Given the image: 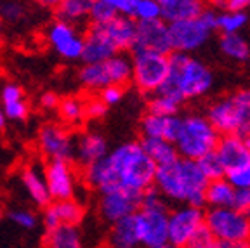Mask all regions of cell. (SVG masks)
I'll return each mask as SVG.
<instances>
[{
	"label": "cell",
	"mask_w": 250,
	"mask_h": 248,
	"mask_svg": "<svg viewBox=\"0 0 250 248\" xmlns=\"http://www.w3.org/2000/svg\"><path fill=\"white\" fill-rule=\"evenodd\" d=\"M156 165L145 153L141 143H125L108 151L98 163L85 168V183L103 194L125 189L145 193L153 187Z\"/></svg>",
	"instance_id": "obj_1"
},
{
	"label": "cell",
	"mask_w": 250,
	"mask_h": 248,
	"mask_svg": "<svg viewBox=\"0 0 250 248\" xmlns=\"http://www.w3.org/2000/svg\"><path fill=\"white\" fill-rule=\"evenodd\" d=\"M153 186L165 200L202 208L205 205L208 179L202 174L196 162L179 158L170 165L156 168Z\"/></svg>",
	"instance_id": "obj_2"
},
{
	"label": "cell",
	"mask_w": 250,
	"mask_h": 248,
	"mask_svg": "<svg viewBox=\"0 0 250 248\" xmlns=\"http://www.w3.org/2000/svg\"><path fill=\"white\" fill-rule=\"evenodd\" d=\"M212 83H214L212 71L200 59L174 52L170 54L168 77L156 94L168 96L183 103L186 99L205 96L210 90Z\"/></svg>",
	"instance_id": "obj_3"
},
{
	"label": "cell",
	"mask_w": 250,
	"mask_h": 248,
	"mask_svg": "<svg viewBox=\"0 0 250 248\" xmlns=\"http://www.w3.org/2000/svg\"><path fill=\"white\" fill-rule=\"evenodd\" d=\"M207 120L219 136H250V89H242L215 101L208 108Z\"/></svg>",
	"instance_id": "obj_4"
},
{
	"label": "cell",
	"mask_w": 250,
	"mask_h": 248,
	"mask_svg": "<svg viewBox=\"0 0 250 248\" xmlns=\"http://www.w3.org/2000/svg\"><path fill=\"white\" fill-rule=\"evenodd\" d=\"M219 139H221L219 132L212 127L207 117L188 115L181 118V127L174 141V146H176L179 158L198 162L205 155L215 151Z\"/></svg>",
	"instance_id": "obj_5"
},
{
	"label": "cell",
	"mask_w": 250,
	"mask_h": 248,
	"mask_svg": "<svg viewBox=\"0 0 250 248\" xmlns=\"http://www.w3.org/2000/svg\"><path fill=\"white\" fill-rule=\"evenodd\" d=\"M217 23V12L212 7H205V11L195 20L183 21V23L168 24V37H170L172 52L188 54L207 43L212 31Z\"/></svg>",
	"instance_id": "obj_6"
},
{
	"label": "cell",
	"mask_w": 250,
	"mask_h": 248,
	"mask_svg": "<svg viewBox=\"0 0 250 248\" xmlns=\"http://www.w3.org/2000/svg\"><path fill=\"white\" fill-rule=\"evenodd\" d=\"M78 80L90 90H103L106 87H124L132 80V59L117 54L98 64H85L78 71Z\"/></svg>",
	"instance_id": "obj_7"
},
{
	"label": "cell",
	"mask_w": 250,
	"mask_h": 248,
	"mask_svg": "<svg viewBox=\"0 0 250 248\" xmlns=\"http://www.w3.org/2000/svg\"><path fill=\"white\" fill-rule=\"evenodd\" d=\"M170 70V56L136 51L132 56V82L143 92H158Z\"/></svg>",
	"instance_id": "obj_8"
},
{
	"label": "cell",
	"mask_w": 250,
	"mask_h": 248,
	"mask_svg": "<svg viewBox=\"0 0 250 248\" xmlns=\"http://www.w3.org/2000/svg\"><path fill=\"white\" fill-rule=\"evenodd\" d=\"M205 226L217 241H250V219L234 208H210Z\"/></svg>",
	"instance_id": "obj_9"
},
{
	"label": "cell",
	"mask_w": 250,
	"mask_h": 248,
	"mask_svg": "<svg viewBox=\"0 0 250 248\" xmlns=\"http://www.w3.org/2000/svg\"><path fill=\"white\" fill-rule=\"evenodd\" d=\"M205 224V212L191 205H183L168 215V245L186 248L193 234Z\"/></svg>",
	"instance_id": "obj_10"
},
{
	"label": "cell",
	"mask_w": 250,
	"mask_h": 248,
	"mask_svg": "<svg viewBox=\"0 0 250 248\" xmlns=\"http://www.w3.org/2000/svg\"><path fill=\"white\" fill-rule=\"evenodd\" d=\"M168 210H139L136 213L141 245L146 248L164 247L168 243Z\"/></svg>",
	"instance_id": "obj_11"
},
{
	"label": "cell",
	"mask_w": 250,
	"mask_h": 248,
	"mask_svg": "<svg viewBox=\"0 0 250 248\" xmlns=\"http://www.w3.org/2000/svg\"><path fill=\"white\" fill-rule=\"evenodd\" d=\"M40 151L51 162H68L75 158V141L59 125H43L39 134Z\"/></svg>",
	"instance_id": "obj_12"
},
{
	"label": "cell",
	"mask_w": 250,
	"mask_h": 248,
	"mask_svg": "<svg viewBox=\"0 0 250 248\" xmlns=\"http://www.w3.org/2000/svg\"><path fill=\"white\" fill-rule=\"evenodd\" d=\"M141 198H143V193L125 189L111 191V193L103 194L101 205H99L103 219L113 226L117 222L124 221V219L130 217V215L139 212Z\"/></svg>",
	"instance_id": "obj_13"
},
{
	"label": "cell",
	"mask_w": 250,
	"mask_h": 248,
	"mask_svg": "<svg viewBox=\"0 0 250 248\" xmlns=\"http://www.w3.org/2000/svg\"><path fill=\"white\" fill-rule=\"evenodd\" d=\"M132 51L156 52V54L170 56L172 47L170 37H168V24H165L162 20L137 23Z\"/></svg>",
	"instance_id": "obj_14"
},
{
	"label": "cell",
	"mask_w": 250,
	"mask_h": 248,
	"mask_svg": "<svg viewBox=\"0 0 250 248\" xmlns=\"http://www.w3.org/2000/svg\"><path fill=\"white\" fill-rule=\"evenodd\" d=\"M47 40L51 47L64 59H82L83 37L75 30L73 24L54 21L47 30Z\"/></svg>",
	"instance_id": "obj_15"
},
{
	"label": "cell",
	"mask_w": 250,
	"mask_h": 248,
	"mask_svg": "<svg viewBox=\"0 0 250 248\" xmlns=\"http://www.w3.org/2000/svg\"><path fill=\"white\" fill-rule=\"evenodd\" d=\"M45 181L54 202L73 200L77 179L68 162H49L45 167Z\"/></svg>",
	"instance_id": "obj_16"
},
{
	"label": "cell",
	"mask_w": 250,
	"mask_h": 248,
	"mask_svg": "<svg viewBox=\"0 0 250 248\" xmlns=\"http://www.w3.org/2000/svg\"><path fill=\"white\" fill-rule=\"evenodd\" d=\"M215 153L223 162L226 174L238 170L250 163V139L238 136H221Z\"/></svg>",
	"instance_id": "obj_17"
},
{
	"label": "cell",
	"mask_w": 250,
	"mask_h": 248,
	"mask_svg": "<svg viewBox=\"0 0 250 248\" xmlns=\"http://www.w3.org/2000/svg\"><path fill=\"white\" fill-rule=\"evenodd\" d=\"M118 54V49L109 40L103 26H90L87 35L83 37V54L82 59L85 64H98L111 59Z\"/></svg>",
	"instance_id": "obj_18"
},
{
	"label": "cell",
	"mask_w": 250,
	"mask_h": 248,
	"mask_svg": "<svg viewBox=\"0 0 250 248\" xmlns=\"http://www.w3.org/2000/svg\"><path fill=\"white\" fill-rule=\"evenodd\" d=\"M108 155V143L98 132H85L75 141V160L83 167H90Z\"/></svg>",
	"instance_id": "obj_19"
},
{
	"label": "cell",
	"mask_w": 250,
	"mask_h": 248,
	"mask_svg": "<svg viewBox=\"0 0 250 248\" xmlns=\"http://www.w3.org/2000/svg\"><path fill=\"white\" fill-rule=\"evenodd\" d=\"M203 11L205 5L198 0H160V20L165 24L195 20Z\"/></svg>",
	"instance_id": "obj_20"
},
{
	"label": "cell",
	"mask_w": 250,
	"mask_h": 248,
	"mask_svg": "<svg viewBox=\"0 0 250 248\" xmlns=\"http://www.w3.org/2000/svg\"><path fill=\"white\" fill-rule=\"evenodd\" d=\"M181 127L179 117H158L148 113L141 120V132L145 139H165L174 143Z\"/></svg>",
	"instance_id": "obj_21"
},
{
	"label": "cell",
	"mask_w": 250,
	"mask_h": 248,
	"mask_svg": "<svg viewBox=\"0 0 250 248\" xmlns=\"http://www.w3.org/2000/svg\"><path fill=\"white\" fill-rule=\"evenodd\" d=\"M21 181H23L26 193L30 194V198L37 205L49 207L52 198L51 193H49V187H47L45 168H40L39 165H30L23 170Z\"/></svg>",
	"instance_id": "obj_22"
},
{
	"label": "cell",
	"mask_w": 250,
	"mask_h": 248,
	"mask_svg": "<svg viewBox=\"0 0 250 248\" xmlns=\"http://www.w3.org/2000/svg\"><path fill=\"white\" fill-rule=\"evenodd\" d=\"M108 241L111 248H139L141 234L136 213L111 226Z\"/></svg>",
	"instance_id": "obj_23"
},
{
	"label": "cell",
	"mask_w": 250,
	"mask_h": 248,
	"mask_svg": "<svg viewBox=\"0 0 250 248\" xmlns=\"http://www.w3.org/2000/svg\"><path fill=\"white\" fill-rule=\"evenodd\" d=\"M136 26L137 23L130 18L125 16H118L117 20H113L111 23L103 24L106 35L109 37V40L115 43V47L120 51L125 49H132L134 40H136Z\"/></svg>",
	"instance_id": "obj_24"
},
{
	"label": "cell",
	"mask_w": 250,
	"mask_h": 248,
	"mask_svg": "<svg viewBox=\"0 0 250 248\" xmlns=\"http://www.w3.org/2000/svg\"><path fill=\"white\" fill-rule=\"evenodd\" d=\"M0 104L5 118L11 120H24L28 115V104L24 94L16 83H5L0 90Z\"/></svg>",
	"instance_id": "obj_25"
},
{
	"label": "cell",
	"mask_w": 250,
	"mask_h": 248,
	"mask_svg": "<svg viewBox=\"0 0 250 248\" xmlns=\"http://www.w3.org/2000/svg\"><path fill=\"white\" fill-rule=\"evenodd\" d=\"M141 146H143L146 155L149 156V160L156 165V168L170 165V163H174L176 160H179L176 146H174V143H170V141L143 139L141 141Z\"/></svg>",
	"instance_id": "obj_26"
},
{
	"label": "cell",
	"mask_w": 250,
	"mask_h": 248,
	"mask_svg": "<svg viewBox=\"0 0 250 248\" xmlns=\"http://www.w3.org/2000/svg\"><path fill=\"white\" fill-rule=\"evenodd\" d=\"M234 189L226 177L219 181H210L205 193V205H210V208H231L234 202Z\"/></svg>",
	"instance_id": "obj_27"
},
{
	"label": "cell",
	"mask_w": 250,
	"mask_h": 248,
	"mask_svg": "<svg viewBox=\"0 0 250 248\" xmlns=\"http://www.w3.org/2000/svg\"><path fill=\"white\" fill-rule=\"evenodd\" d=\"M47 248H85V245L77 227L61 226L47 234Z\"/></svg>",
	"instance_id": "obj_28"
},
{
	"label": "cell",
	"mask_w": 250,
	"mask_h": 248,
	"mask_svg": "<svg viewBox=\"0 0 250 248\" xmlns=\"http://www.w3.org/2000/svg\"><path fill=\"white\" fill-rule=\"evenodd\" d=\"M59 21L64 23H77L85 18H89L90 12V0H62L56 5Z\"/></svg>",
	"instance_id": "obj_29"
},
{
	"label": "cell",
	"mask_w": 250,
	"mask_h": 248,
	"mask_svg": "<svg viewBox=\"0 0 250 248\" xmlns=\"http://www.w3.org/2000/svg\"><path fill=\"white\" fill-rule=\"evenodd\" d=\"M51 208L54 210L59 226H73V227H77L78 222L83 219L82 205H80V203H77L75 200L54 202L51 205Z\"/></svg>",
	"instance_id": "obj_30"
},
{
	"label": "cell",
	"mask_w": 250,
	"mask_h": 248,
	"mask_svg": "<svg viewBox=\"0 0 250 248\" xmlns=\"http://www.w3.org/2000/svg\"><path fill=\"white\" fill-rule=\"evenodd\" d=\"M219 47L224 56L234 61H247L250 58V45L240 33L236 35H223L219 40Z\"/></svg>",
	"instance_id": "obj_31"
},
{
	"label": "cell",
	"mask_w": 250,
	"mask_h": 248,
	"mask_svg": "<svg viewBox=\"0 0 250 248\" xmlns=\"http://www.w3.org/2000/svg\"><path fill=\"white\" fill-rule=\"evenodd\" d=\"M118 11L115 7L113 0H94L90 2L89 20L92 21V26H103V24L111 23L118 18Z\"/></svg>",
	"instance_id": "obj_32"
},
{
	"label": "cell",
	"mask_w": 250,
	"mask_h": 248,
	"mask_svg": "<svg viewBox=\"0 0 250 248\" xmlns=\"http://www.w3.org/2000/svg\"><path fill=\"white\" fill-rule=\"evenodd\" d=\"M249 21L247 12H221L217 14V23H215V30H219L223 35H236L240 30H243Z\"/></svg>",
	"instance_id": "obj_33"
},
{
	"label": "cell",
	"mask_w": 250,
	"mask_h": 248,
	"mask_svg": "<svg viewBox=\"0 0 250 248\" xmlns=\"http://www.w3.org/2000/svg\"><path fill=\"white\" fill-rule=\"evenodd\" d=\"M130 20L136 23L160 20V2L158 0H132Z\"/></svg>",
	"instance_id": "obj_34"
},
{
	"label": "cell",
	"mask_w": 250,
	"mask_h": 248,
	"mask_svg": "<svg viewBox=\"0 0 250 248\" xmlns=\"http://www.w3.org/2000/svg\"><path fill=\"white\" fill-rule=\"evenodd\" d=\"M196 163H198V167H200V170H202V174L208 179V183H210V181H219V179L226 177V168L223 167V162L219 160V156H217V153H215V151L205 155L203 158H200Z\"/></svg>",
	"instance_id": "obj_35"
},
{
	"label": "cell",
	"mask_w": 250,
	"mask_h": 248,
	"mask_svg": "<svg viewBox=\"0 0 250 248\" xmlns=\"http://www.w3.org/2000/svg\"><path fill=\"white\" fill-rule=\"evenodd\" d=\"M181 103L172 99L168 96H162L156 94L148 104V113L151 115H158V117H177Z\"/></svg>",
	"instance_id": "obj_36"
},
{
	"label": "cell",
	"mask_w": 250,
	"mask_h": 248,
	"mask_svg": "<svg viewBox=\"0 0 250 248\" xmlns=\"http://www.w3.org/2000/svg\"><path fill=\"white\" fill-rule=\"evenodd\" d=\"M59 115L62 117V120H66L68 124H78L85 115V104L77 97H66L62 99L58 106Z\"/></svg>",
	"instance_id": "obj_37"
},
{
	"label": "cell",
	"mask_w": 250,
	"mask_h": 248,
	"mask_svg": "<svg viewBox=\"0 0 250 248\" xmlns=\"http://www.w3.org/2000/svg\"><path fill=\"white\" fill-rule=\"evenodd\" d=\"M217 240L215 236L210 233V229L203 224L202 227L193 234V238L189 240V243L186 245V248H215Z\"/></svg>",
	"instance_id": "obj_38"
},
{
	"label": "cell",
	"mask_w": 250,
	"mask_h": 248,
	"mask_svg": "<svg viewBox=\"0 0 250 248\" xmlns=\"http://www.w3.org/2000/svg\"><path fill=\"white\" fill-rule=\"evenodd\" d=\"M158 208H167L165 198L162 196L155 187H149L148 191L143 193L141 198V208L139 210H158Z\"/></svg>",
	"instance_id": "obj_39"
},
{
	"label": "cell",
	"mask_w": 250,
	"mask_h": 248,
	"mask_svg": "<svg viewBox=\"0 0 250 248\" xmlns=\"http://www.w3.org/2000/svg\"><path fill=\"white\" fill-rule=\"evenodd\" d=\"M226 179L234 189H250V163L238 170L228 172Z\"/></svg>",
	"instance_id": "obj_40"
},
{
	"label": "cell",
	"mask_w": 250,
	"mask_h": 248,
	"mask_svg": "<svg viewBox=\"0 0 250 248\" xmlns=\"http://www.w3.org/2000/svg\"><path fill=\"white\" fill-rule=\"evenodd\" d=\"M9 219L23 229H33L37 226V217L30 210H23V208L12 210V212H9Z\"/></svg>",
	"instance_id": "obj_41"
},
{
	"label": "cell",
	"mask_w": 250,
	"mask_h": 248,
	"mask_svg": "<svg viewBox=\"0 0 250 248\" xmlns=\"http://www.w3.org/2000/svg\"><path fill=\"white\" fill-rule=\"evenodd\" d=\"M24 14V7L18 2H4V4H0V16H2V20L9 21V23H16V21H20Z\"/></svg>",
	"instance_id": "obj_42"
},
{
	"label": "cell",
	"mask_w": 250,
	"mask_h": 248,
	"mask_svg": "<svg viewBox=\"0 0 250 248\" xmlns=\"http://www.w3.org/2000/svg\"><path fill=\"white\" fill-rule=\"evenodd\" d=\"M231 208H234L236 212L250 219V189H236Z\"/></svg>",
	"instance_id": "obj_43"
},
{
	"label": "cell",
	"mask_w": 250,
	"mask_h": 248,
	"mask_svg": "<svg viewBox=\"0 0 250 248\" xmlns=\"http://www.w3.org/2000/svg\"><path fill=\"white\" fill-rule=\"evenodd\" d=\"M122 97H124V89L122 87H106V89L101 90L99 94V99L104 103L106 106H113V104H118L122 101Z\"/></svg>",
	"instance_id": "obj_44"
},
{
	"label": "cell",
	"mask_w": 250,
	"mask_h": 248,
	"mask_svg": "<svg viewBox=\"0 0 250 248\" xmlns=\"http://www.w3.org/2000/svg\"><path fill=\"white\" fill-rule=\"evenodd\" d=\"M214 5L228 12H245L250 7V2L249 0H224V2H215Z\"/></svg>",
	"instance_id": "obj_45"
},
{
	"label": "cell",
	"mask_w": 250,
	"mask_h": 248,
	"mask_svg": "<svg viewBox=\"0 0 250 248\" xmlns=\"http://www.w3.org/2000/svg\"><path fill=\"white\" fill-rule=\"evenodd\" d=\"M108 111V106L101 101V99H94V101L85 104V115L90 118H103Z\"/></svg>",
	"instance_id": "obj_46"
},
{
	"label": "cell",
	"mask_w": 250,
	"mask_h": 248,
	"mask_svg": "<svg viewBox=\"0 0 250 248\" xmlns=\"http://www.w3.org/2000/svg\"><path fill=\"white\" fill-rule=\"evenodd\" d=\"M43 224H45V227H47V231H49V233H51V231H54V229L61 227V226H59V222H58V217H56L54 210L51 208V205L47 207L45 213H43Z\"/></svg>",
	"instance_id": "obj_47"
},
{
	"label": "cell",
	"mask_w": 250,
	"mask_h": 248,
	"mask_svg": "<svg viewBox=\"0 0 250 248\" xmlns=\"http://www.w3.org/2000/svg\"><path fill=\"white\" fill-rule=\"evenodd\" d=\"M40 104H42V108H45V109H54L59 106V99L56 94L45 92V94H42V97H40Z\"/></svg>",
	"instance_id": "obj_48"
},
{
	"label": "cell",
	"mask_w": 250,
	"mask_h": 248,
	"mask_svg": "<svg viewBox=\"0 0 250 248\" xmlns=\"http://www.w3.org/2000/svg\"><path fill=\"white\" fill-rule=\"evenodd\" d=\"M215 248H250V241H217Z\"/></svg>",
	"instance_id": "obj_49"
},
{
	"label": "cell",
	"mask_w": 250,
	"mask_h": 248,
	"mask_svg": "<svg viewBox=\"0 0 250 248\" xmlns=\"http://www.w3.org/2000/svg\"><path fill=\"white\" fill-rule=\"evenodd\" d=\"M4 124H5V115L2 111V104H0V128L4 127Z\"/></svg>",
	"instance_id": "obj_50"
},
{
	"label": "cell",
	"mask_w": 250,
	"mask_h": 248,
	"mask_svg": "<svg viewBox=\"0 0 250 248\" xmlns=\"http://www.w3.org/2000/svg\"><path fill=\"white\" fill-rule=\"evenodd\" d=\"M156 248H176V247H172V245H164V247H156Z\"/></svg>",
	"instance_id": "obj_51"
},
{
	"label": "cell",
	"mask_w": 250,
	"mask_h": 248,
	"mask_svg": "<svg viewBox=\"0 0 250 248\" xmlns=\"http://www.w3.org/2000/svg\"><path fill=\"white\" fill-rule=\"evenodd\" d=\"M0 35H2V21H0Z\"/></svg>",
	"instance_id": "obj_52"
},
{
	"label": "cell",
	"mask_w": 250,
	"mask_h": 248,
	"mask_svg": "<svg viewBox=\"0 0 250 248\" xmlns=\"http://www.w3.org/2000/svg\"><path fill=\"white\" fill-rule=\"evenodd\" d=\"M0 219H2V208H0Z\"/></svg>",
	"instance_id": "obj_53"
},
{
	"label": "cell",
	"mask_w": 250,
	"mask_h": 248,
	"mask_svg": "<svg viewBox=\"0 0 250 248\" xmlns=\"http://www.w3.org/2000/svg\"><path fill=\"white\" fill-rule=\"evenodd\" d=\"M249 139H250V136H249Z\"/></svg>",
	"instance_id": "obj_54"
}]
</instances>
